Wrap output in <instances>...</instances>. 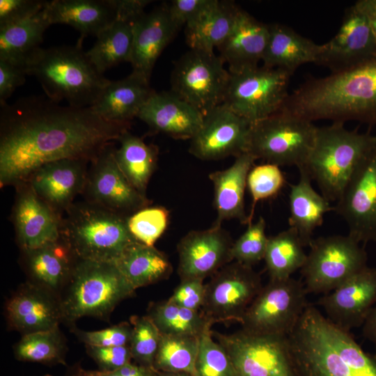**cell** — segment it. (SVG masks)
Returning a JSON list of instances; mask_svg holds the SVG:
<instances>
[{"label":"cell","mask_w":376,"mask_h":376,"mask_svg":"<svg viewBox=\"0 0 376 376\" xmlns=\"http://www.w3.org/2000/svg\"><path fill=\"white\" fill-rule=\"evenodd\" d=\"M85 347L88 355L100 370L114 371L132 360L129 345L100 347L85 345Z\"/></svg>","instance_id":"cell-48"},{"label":"cell","mask_w":376,"mask_h":376,"mask_svg":"<svg viewBox=\"0 0 376 376\" xmlns=\"http://www.w3.org/2000/svg\"><path fill=\"white\" fill-rule=\"evenodd\" d=\"M263 286L260 276L252 267L230 262L205 284L204 303L200 311L212 325L240 323Z\"/></svg>","instance_id":"cell-14"},{"label":"cell","mask_w":376,"mask_h":376,"mask_svg":"<svg viewBox=\"0 0 376 376\" xmlns=\"http://www.w3.org/2000/svg\"><path fill=\"white\" fill-rule=\"evenodd\" d=\"M288 339L299 376H376V357L313 305Z\"/></svg>","instance_id":"cell-3"},{"label":"cell","mask_w":376,"mask_h":376,"mask_svg":"<svg viewBox=\"0 0 376 376\" xmlns=\"http://www.w3.org/2000/svg\"><path fill=\"white\" fill-rule=\"evenodd\" d=\"M334 210L358 242H376V143L352 174Z\"/></svg>","instance_id":"cell-16"},{"label":"cell","mask_w":376,"mask_h":376,"mask_svg":"<svg viewBox=\"0 0 376 376\" xmlns=\"http://www.w3.org/2000/svg\"><path fill=\"white\" fill-rule=\"evenodd\" d=\"M77 260L61 237L40 247L22 251V265L27 281L58 297L70 280Z\"/></svg>","instance_id":"cell-27"},{"label":"cell","mask_w":376,"mask_h":376,"mask_svg":"<svg viewBox=\"0 0 376 376\" xmlns=\"http://www.w3.org/2000/svg\"><path fill=\"white\" fill-rule=\"evenodd\" d=\"M307 294L304 283L292 277L269 279L246 309L240 322L242 329L288 337L308 304Z\"/></svg>","instance_id":"cell-11"},{"label":"cell","mask_w":376,"mask_h":376,"mask_svg":"<svg viewBox=\"0 0 376 376\" xmlns=\"http://www.w3.org/2000/svg\"><path fill=\"white\" fill-rule=\"evenodd\" d=\"M203 114L171 91H155L137 118L151 130L175 139H191L200 130Z\"/></svg>","instance_id":"cell-25"},{"label":"cell","mask_w":376,"mask_h":376,"mask_svg":"<svg viewBox=\"0 0 376 376\" xmlns=\"http://www.w3.org/2000/svg\"><path fill=\"white\" fill-rule=\"evenodd\" d=\"M376 56V37L365 15L354 4L345 11L337 33L322 45L316 65L331 73L357 66Z\"/></svg>","instance_id":"cell-18"},{"label":"cell","mask_w":376,"mask_h":376,"mask_svg":"<svg viewBox=\"0 0 376 376\" xmlns=\"http://www.w3.org/2000/svg\"><path fill=\"white\" fill-rule=\"evenodd\" d=\"M304 246L291 228L268 238L264 256L270 280H283L301 269L306 259Z\"/></svg>","instance_id":"cell-38"},{"label":"cell","mask_w":376,"mask_h":376,"mask_svg":"<svg viewBox=\"0 0 376 376\" xmlns=\"http://www.w3.org/2000/svg\"><path fill=\"white\" fill-rule=\"evenodd\" d=\"M301 269L307 293L327 294L367 267L360 243L347 235L313 239Z\"/></svg>","instance_id":"cell-10"},{"label":"cell","mask_w":376,"mask_h":376,"mask_svg":"<svg viewBox=\"0 0 376 376\" xmlns=\"http://www.w3.org/2000/svg\"><path fill=\"white\" fill-rule=\"evenodd\" d=\"M362 327L363 336L373 344L376 350V304L371 309Z\"/></svg>","instance_id":"cell-56"},{"label":"cell","mask_w":376,"mask_h":376,"mask_svg":"<svg viewBox=\"0 0 376 376\" xmlns=\"http://www.w3.org/2000/svg\"><path fill=\"white\" fill-rule=\"evenodd\" d=\"M127 218L86 201L73 203L62 215L61 237L78 259L115 263L137 242Z\"/></svg>","instance_id":"cell-7"},{"label":"cell","mask_w":376,"mask_h":376,"mask_svg":"<svg viewBox=\"0 0 376 376\" xmlns=\"http://www.w3.org/2000/svg\"><path fill=\"white\" fill-rule=\"evenodd\" d=\"M199 338L161 334L154 368L159 372H185L196 376Z\"/></svg>","instance_id":"cell-41"},{"label":"cell","mask_w":376,"mask_h":376,"mask_svg":"<svg viewBox=\"0 0 376 376\" xmlns=\"http://www.w3.org/2000/svg\"><path fill=\"white\" fill-rule=\"evenodd\" d=\"M265 228L266 222L262 217L255 223L248 224L246 230L233 244L231 261L252 267L264 259L269 238Z\"/></svg>","instance_id":"cell-45"},{"label":"cell","mask_w":376,"mask_h":376,"mask_svg":"<svg viewBox=\"0 0 376 376\" xmlns=\"http://www.w3.org/2000/svg\"><path fill=\"white\" fill-rule=\"evenodd\" d=\"M326 318L349 331L363 326L376 304V267H366L319 301Z\"/></svg>","instance_id":"cell-20"},{"label":"cell","mask_w":376,"mask_h":376,"mask_svg":"<svg viewBox=\"0 0 376 376\" xmlns=\"http://www.w3.org/2000/svg\"><path fill=\"white\" fill-rule=\"evenodd\" d=\"M84 159H63L45 164L26 181L36 194L62 216L83 193L88 163Z\"/></svg>","instance_id":"cell-23"},{"label":"cell","mask_w":376,"mask_h":376,"mask_svg":"<svg viewBox=\"0 0 376 376\" xmlns=\"http://www.w3.org/2000/svg\"><path fill=\"white\" fill-rule=\"evenodd\" d=\"M228 353L238 376H299L288 337L240 329L230 334L212 331Z\"/></svg>","instance_id":"cell-13"},{"label":"cell","mask_w":376,"mask_h":376,"mask_svg":"<svg viewBox=\"0 0 376 376\" xmlns=\"http://www.w3.org/2000/svg\"><path fill=\"white\" fill-rule=\"evenodd\" d=\"M114 263L135 290L166 279L173 272L163 252L138 241L128 246Z\"/></svg>","instance_id":"cell-34"},{"label":"cell","mask_w":376,"mask_h":376,"mask_svg":"<svg viewBox=\"0 0 376 376\" xmlns=\"http://www.w3.org/2000/svg\"><path fill=\"white\" fill-rule=\"evenodd\" d=\"M196 376H238L225 349L213 339L211 327L199 338Z\"/></svg>","instance_id":"cell-43"},{"label":"cell","mask_w":376,"mask_h":376,"mask_svg":"<svg viewBox=\"0 0 376 376\" xmlns=\"http://www.w3.org/2000/svg\"><path fill=\"white\" fill-rule=\"evenodd\" d=\"M81 45L41 47L25 68L27 75L38 79L49 99L86 108L95 103L110 80L96 70Z\"/></svg>","instance_id":"cell-4"},{"label":"cell","mask_w":376,"mask_h":376,"mask_svg":"<svg viewBox=\"0 0 376 376\" xmlns=\"http://www.w3.org/2000/svg\"><path fill=\"white\" fill-rule=\"evenodd\" d=\"M239 9L233 1L215 0L185 25V40L189 48L214 52L229 34Z\"/></svg>","instance_id":"cell-33"},{"label":"cell","mask_w":376,"mask_h":376,"mask_svg":"<svg viewBox=\"0 0 376 376\" xmlns=\"http://www.w3.org/2000/svg\"><path fill=\"white\" fill-rule=\"evenodd\" d=\"M215 0H173L166 3L170 18L180 30L212 6Z\"/></svg>","instance_id":"cell-51"},{"label":"cell","mask_w":376,"mask_h":376,"mask_svg":"<svg viewBox=\"0 0 376 376\" xmlns=\"http://www.w3.org/2000/svg\"><path fill=\"white\" fill-rule=\"evenodd\" d=\"M214 52L189 49L174 64L171 91L203 116L223 104L230 78Z\"/></svg>","instance_id":"cell-12"},{"label":"cell","mask_w":376,"mask_h":376,"mask_svg":"<svg viewBox=\"0 0 376 376\" xmlns=\"http://www.w3.org/2000/svg\"><path fill=\"white\" fill-rule=\"evenodd\" d=\"M203 281L199 279L180 280L168 300L187 309L200 311L205 299V284Z\"/></svg>","instance_id":"cell-50"},{"label":"cell","mask_w":376,"mask_h":376,"mask_svg":"<svg viewBox=\"0 0 376 376\" xmlns=\"http://www.w3.org/2000/svg\"><path fill=\"white\" fill-rule=\"evenodd\" d=\"M375 143L376 135L349 130L343 123L318 127L313 146L301 169L316 182L322 195L336 202Z\"/></svg>","instance_id":"cell-6"},{"label":"cell","mask_w":376,"mask_h":376,"mask_svg":"<svg viewBox=\"0 0 376 376\" xmlns=\"http://www.w3.org/2000/svg\"><path fill=\"white\" fill-rule=\"evenodd\" d=\"M256 159L249 152L235 157L233 164L209 175L214 187V207L217 219L213 224L221 226L225 220L237 219L248 224L244 208V192L248 174Z\"/></svg>","instance_id":"cell-28"},{"label":"cell","mask_w":376,"mask_h":376,"mask_svg":"<svg viewBox=\"0 0 376 376\" xmlns=\"http://www.w3.org/2000/svg\"><path fill=\"white\" fill-rule=\"evenodd\" d=\"M113 143L91 162L83 191L86 201L129 217L148 206L146 195L138 191L118 167Z\"/></svg>","instance_id":"cell-15"},{"label":"cell","mask_w":376,"mask_h":376,"mask_svg":"<svg viewBox=\"0 0 376 376\" xmlns=\"http://www.w3.org/2000/svg\"><path fill=\"white\" fill-rule=\"evenodd\" d=\"M120 146L114 150L116 163L130 182L141 194L146 195L149 180L157 162L158 150L128 130L117 140Z\"/></svg>","instance_id":"cell-36"},{"label":"cell","mask_w":376,"mask_h":376,"mask_svg":"<svg viewBox=\"0 0 376 376\" xmlns=\"http://www.w3.org/2000/svg\"><path fill=\"white\" fill-rule=\"evenodd\" d=\"M149 82L132 72L124 79L110 81L91 109L107 121L131 124L155 92Z\"/></svg>","instance_id":"cell-29"},{"label":"cell","mask_w":376,"mask_h":376,"mask_svg":"<svg viewBox=\"0 0 376 376\" xmlns=\"http://www.w3.org/2000/svg\"><path fill=\"white\" fill-rule=\"evenodd\" d=\"M5 314L8 328L22 336L50 330L63 323L59 297L29 281L20 285L7 300Z\"/></svg>","instance_id":"cell-22"},{"label":"cell","mask_w":376,"mask_h":376,"mask_svg":"<svg viewBox=\"0 0 376 376\" xmlns=\"http://www.w3.org/2000/svg\"><path fill=\"white\" fill-rule=\"evenodd\" d=\"M285 182V176L277 165L266 163L251 168L246 180V187L252 198L248 224L252 222L257 203L277 195Z\"/></svg>","instance_id":"cell-44"},{"label":"cell","mask_w":376,"mask_h":376,"mask_svg":"<svg viewBox=\"0 0 376 376\" xmlns=\"http://www.w3.org/2000/svg\"><path fill=\"white\" fill-rule=\"evenodd\" d=\"M233 242L227 231L214 225L206 230L187 233L177 245L180 280H204L213 276L232 262L230 249Z\"/></svg>","instance_id":"cell-19"},{"label":"cell","mask_w":376,"mask_h":376,"mask_svg":"<svg viewBox=\"0 0 376 376\" xmlns=\"http://www.w3.org/2000/svg\"><path fill=\"white\" fill-rule=\"evenodd\" d=\"M62 376H122L116 370L103 371L100 370H88L84 368L79 362L67 368Z\"/></svg>","instance_id":"cell-54"},{"label":"cell","mask_w":376,"mask_h":376,"mask_svg":"<svg viewBox=\"0 0 376 376\" xmlns=\"http://www.w3.org/2000/svg\"><path fill=\"white\" fill-rule=\"evenodd\" d=\"M44 376H52V375H44Z\"/></svg>","instance_id":"cell-58"},{"label":"cell","mask_w":376,"mask_h":376,"mask_svg":"<svg viewBox=\"0 0 376 376\" xmlns=\"http://www.w3.org/2000/svg\"><path fill=\"white\" fill-rule=\"evenodd\" d=\"M135 290L114 263L78 259L59 297L63 323L71 327L84 317L108 320Z\"/></svg>","instance_id":"cell-5"},{"label":"cell","mask_w":376,"mask_h":376,"mask_svg":"<svg viewBox=\"0 0 376 376\" xmlns=\"http://www.w3.org/2000/svg\"><path fill=\"white\" fill-rule=\"evenodd\" d=\"M283 109L311 122L355 120L376 126V56L348 70L307 79L289 94Z\"/></svg>","instance_id":"cell-2"},{"label":"cell","mask_w":376,"mask_h":376,"mask_svg":"<svg viewBox=\"0 0 376 376\" xmlns=\"http://www.w3.org/2000/svg\"><path fill=\"white\" fill-rule=\"evenodd\" d=\"M48 1L0 0V27L26 19L42 10Z\"/></svg>","instance_id":"cell-49"},{"label":"cell","mask_w":376,"mask_h":376,"mask_svg":"<svg viewBox=\"0 0 376 376\" xmlns=\"http://www.w3.org/2000/svg\"><path fill=\"white\" fill-rule=\"evenodd\" d=\"M251 125L222 104L204 115L200 130L190 139L189 151L201 160L236 157L246 152Z\"/></svg>","instance_id":"cell-17"},{"label":"cell","mask_w":376,"mask_h":376,"mask_svg":"<svg viewBox=\"0 0 376 376\" xmlns=\"http://www.w3.org/2000/svg\"><path fill=\"white\" fill-rule=\"evenodd\" d=\"M292 76L285 70L263 65L230 72L223 104L255 123L283 108Z\"/></svg>","instance_id":"cell-9"},{"label":"cell","mask_w":376,"mask_h":376,"mask_svg":"<svg viewBox=\"0 0 376 376\" xmlns=\"http://www.w3.org/2000/svg\"><path fill=\"white\" fill-rule=\"evenodd\" d=\"M0 106L1 187L26 182L51 162H92L131 125L107 121L91 107L62 106L47 96L22 97Z\"/></svg>","instance_id":"cell-1"},{"label":"cell","mask_w":376,"mask_h":376,"mask_svg":"<svg viewBox=\"0 0 376 376\" xmlns=\"http://www.w3.org/2000/svg\"><path fill=\"white\" fill-rule=\"evenodd\" d=\"M169 211L162 207H146L127 218L132 236L139 242L152 246L166 229Z\"/></svg>","instance_id":"cell-46"},{"label":"cell","mask_w":376,"mask_h":376,"mask_svg":"<svg viewBox=\"0 0 376 376\" xmlns=\"http://www.w3.org/2000/svg\"><path fill=\"white\" fill-rule=\"evenodd\" d=\"M70 328L71 331L84 345L100 347L129 345L132 330L130 322H121L97 331H83L75 325Z\"/></svg>","instance_id":"cell-47"},{"label":"cell","mask_w":376,"mask_h":376,"mask_svg":"<svg viewBox=\"0 0 376 376\" xmlns=\"http://www.w3.org/2000/svg\"><path fill=\"white\" fill-rule=\"evenodd\" d=\"M86 54L96 69L103 73L123 62H130L133 45V22L117 19L97 37Z\"/></svg>","instance_id":"cell-37"},{"label":"cell","mask_w":376,"mask_h":376,"mask_svg":"<svg viewBox=\"0 0 376 376\" xmlns=\"http://www.w3.org/2000/svg\"><path fill=\"white\" fill-rule=\"evenodd\" d=\"M354 5L367 17L376 37V0H359Z\"/></svg>","instance_id":"cell-55"},{"label":"cell","mask_w":376,"mask_h":376,"mask_svg":"<svg viewBox=\"0 0 376 376\" xmlns=\"http://www.w3.org/2000/svg\"><path fill=\"white\" fill-rule=\"evenodd\" d=\"M24 66L0 60V105L4 104L15 89L26 81Z\"/></svg>","instance_id":"cell-52"},{"label":"cell","mask_w":376,"mask_h":376,"mask_svg":"<svg viewBox=\"0 0 376 376\" xmlns=\"http://www.w3.org/2000/svg\"><path fill=\"white\" fill-rule=\"evenodd\" d=\"M297 183L290 185L288 224L298 234L304 246H309L315 229L322 225L326 213L334 207L318 193L311 185V178L304 169H299Z\"/></svg>","instance_id":"cell-32"},{"label":"cell","mask_w":376,"mask_h":376,"mask_svg":"<svg viewBox=\"0 0 376 376\" xmlns=\"http://www.w3.org/2000/svg\"><path fill=\"white\" fill-rule=\"evenodd\" d=\"M179 30L172 22L166 3L149 13L144 12L133 22V45L130 59L132 72L150 78L155 64Z\"/></svg>","instance_id":"cell-24"},{"label":"cell","mask_w":376,"mask_h":376,"mask_svg":"<svg viewBox=\"0 0 376 376\" xmlns=\"http://www.w3.org/2000/svg\"><path fill=\"white\" fill-rule=\"evenodd\" d=\"M118 18L134 22L145 12V8L152 1L149 0H113Z\"/></svg>","instance_id":"cell-53"},{"label":"cell","mask_w":376,"mask_h":376,"mask_svg":"<svg viewBox=\"0 0 376 376\" xmlns=\"http://www.w3.org/2000/svg\"><path fill=\"white\" fill-rule=\"evenodd\" d=\"M132 336L129 343L134 363L154 368L155 359L159 347L161 333L147 315H132Z\"/></svg>","instance_id":"cell-42"},{"label":"cell","mask_w":376,"mask_h":376,"mask_svg":"<svg viewBox=\"0 0 376 376\" xmlns=\"http://www.w3.org/2000/svg\"><path fill=\"white\" fill-rule=\"evenodd\" d=\"M45 12L51 25L65 24L77 30L81 44L85 37H97L118 18L113 0H53Z\"/></svg>","instance_id":"cell-30"},{"label":"cell","mask_w":376,"mask_h":376,"mask_svg":"<svg viewBox=\"0 0 376 376\" xmlns=\"http://www.w3.org/2000/svg\"><path fill=\"white\" fill-rule=\"evenodd\" d=\"M146 315L164 335L199 338L212 327L201 311L187 309L168 299L150 303Z\"/></svg>","instance_id":"cell-39"},{"label":"cell","mask_w":376,"mask_h":376,"mask_svg":"<svg viewBox=\"0 0 376 376\" xmlns=\"http://www.w3.org/2000/svg\"><path fill=\"white\" fill-rule=\"evenodd\" d=\"M159 376H193L185 372H159Z\"/></svg>","instance_id":"cell-57"},{"label":"cell","mask_w":376,"mask_h":376,"mask_svg":"<svg viewBox=\"0 0 376 376\" xmlns=\"http://www.w3.org/2000/svg\"><path fill=\"white\" fill-rule=\"evenodd\" d=\"M50 25L45 8L31 17L0 27V60L25 67L41 48L44 33Z\"/></svg>","instance_id":"cell-35"},{"label":"cell","mask_w":376,"mask_h":376,"mask_svg":"<svg viewBox=\"0 0 376 376\" xmlns=\"http://www.w3.org/2000/svg\"><path fill=\"white\" fill-rule=\"evenodd\" d=\"M318 127L282 109L251 124L246 152L256 159L281 166L304 167Z\"/></svg>","instance_id":"cell-8"},{"label":"cell","mask_w":376,"mask_h":376,"mask_svg":"<svg viewBox=\"0 0 376 376\" xmlns=\"http://www.w3.org/2000/svg\"><path fill=\"white\" fill-rule=\"evenodd\" d=\"M269 36V24L240 8L229 34L217 47L219 56L228 64L230 73L257 67L263 60Z\"/></svg>","instance_id":"cell-26"},{"label":"cell","mask_w":376,"mask_h":376,"mask_svg":"<svg viewBox=\"0 0 376 376\" xmlns=\"http://www.w3.org/2000/svg\"><path fill=\"white\" fill-rule=\"evenodd\" d=\"M67 352L66 339L59 327L23 335L13 346V354L17 360L49 366H67Z\"/></svg>","instance_id":"cell-40"},{"label":"cell","mask_w":376,"mask_h":376,"mask_svg":"<svg viewBox=\"0 0 376 376\" xmlns=\"http://www.w3.org/2000/svg\"><path fill=\"white\" fill-rule=\"evenodd\" d=\"M269 30L268 44L262 60L263 66L281 69L292 75L303 64H315L322 45L283 24H269Z\"/></svg>","instance_id":"cell-31"},{"label":"cell","mask_w":376,"mask_h":376,"mask_svg":"<svg viewBox=\"0 0 376 376\" xmlns=\"http://www.w3.org/2000/svg\"><path fill=\"white\" fill-rule=\"evenodd\" d=\"M13 210L16 240L21 251L33 249L61 237V217L27 182L15 186Z\"/></svg>","instance_id":"cell-21"}]
</instances>
